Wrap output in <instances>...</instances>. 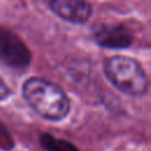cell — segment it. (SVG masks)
<instances>
[{"instance_id": "obj_1", "label": "cell", "mask_w": 151, "mask_h": 151, "mask_svg": "<svg viewBox=\"0 0 151 151\" xmlns=\"http://www.w3.org/2000/svg\"><path fill=\"white\" fill-rule=\"evenodd\" d=\"M22 96L31 109L40 117L58 122L70 111V100L63 88L42 78H29L22 85Z\"/></svg>"}, {"instance_id": "obj_2", "label": "cell", "mask_w": 151, "mask_h": 151, "mask_svg": "<svg viewBox=\"0 0 151 151\" xmlns=\"http://www.w3.org/2000/svg\"><path fill=\"white\" fill-rule=\"evenodd\" d=\"M104 73L116 88L127 96H143L147 91V77L136 59L113 55L105 60Z\"/></svg>"}, {"instance_id": "obj_3", "label": "cell", "mask_w": 151, "mask_h": 151, "mask_svg": "<svg viewBox=\"0 0 151 151\" xmlns=\"http://www.w3.org/2000/svg\"><path fill=\"white\" fill-rule=\"evenodd\" d=\"M0 61L13 68H26L31 52L19 35L0 26Z\"/></svg>"}, {"instance_id": "obj_4", "label": "cell", "mask_w": 151, "mask_h": 151, "mask_svg": "<svg viewBox=\"0 0 151 151\" xmlns=\"http://www.w3.org/2000/svg\"><path fill=\"white\" fill-rule=\"evenodd\" d=\"M96 42L105 48H127L133 40L132 33L123 25H101L94 32Z\"/></svg>"}, {"instance_id": "obj_5", "label": "cell", "mask_w": 151, "mask_h": 151, "mask_svg": "<svg viewBox=\"0 0 151 151\" xmlns=\"http://www.w3.org/2000/svg\"><path fill=\"white\" fill-rule=\"evenodd\" d=\"M51 9L72 24H84L92 15V7L85 0H51Z\"/></svg>"}, {"instance_id": "obj_6", "label": "cell", "mask_w": 151, "mask_h": 151, "mask_svg": "<svg viewBox=\"0 0 151 151\" xmlns=\"http://www.w3.org/2000/svg\"><path fill=\"white\" fill-rule=\"evenodd\" d=\"M40 144L46 151H79L72 143L55 138L52 134L44 133L40 136Z\"/></svg>"}, {"instance_id": "obj_7", "label": "cell", "mask_w": 151, "mask_h": 151, "mask_svg": "<svg viewBox=\"0 0 151 151\" xmlns=\"http://www.w3.org/2000/svg\"><path fill=\"white\" fill-rule=\"evenodd\" d=\"M13 139L8 132V130L5 127V125H2L0 123V149L2 150H11L13 147Z\"/></svg>"}, {"instance_id": "obj_8", "label": "cell", "mask_w": 151, "mask_h": 151, "mask_svg": "<svg viewBox=\"0 0 151 151\" xmlns=\"http://www.w3.org/2000/svg\"><path fill=\"white\" fill-rule=\"evenodd\" d=\"M9 94H11V90L8 88V86L6 85V83L0 78V100L6 99Z\"/></svg>"}]
</instances>
